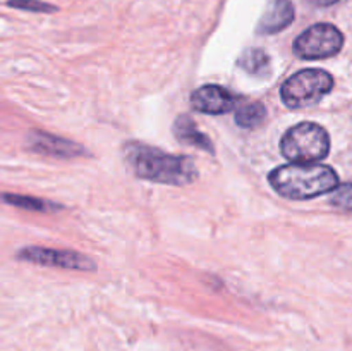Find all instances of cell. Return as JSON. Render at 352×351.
Masks as SVG:
<instances>
[{"label": "cell", "instance_id": "6da1fadb", "mask_svg": "<svg viewBox=\"0 0 352 351\" xmlns=\"http://www.w3.org/2000/svg\"><path fill=\"white\" fill-rule=\"evenodd\" d=\"M124 158L133 174L146 181L186 186L195 182L198 178V169L192 158L186 155L165 153L158 148L138 141L124 145Z\"/></svg>", "mask_w": 352, "mask_h": 351}, {"label": "cell", "instance_id": "7a4b0ae2", "mask_svg": "<svg viewBox=\"0 0 352 351\" xmlns=\"http://www.w3.org/2000/svg\"><path fill=\"white\" fill-rule=\"evenodd\" d=\"M272 188L289 200H311L332 193L339 176L325 164H285L268 176Z\"/></svg>", "mask_w": 352, "mask_h": 351}, {"label": "cell", "instance_id": "3957f363", "mask_svg": "<svg viewBox=\"0 0 352 351\" xmlns=\"http://www.w3.org/2000/svg\"><path fill=\"white\" fill-rule=\"evenodd\" d=\"M280 151L292 164H318L330 151V136L316 123H299L280 140Z\"/></svg>", "mask_w": 352, "mask_h": 351}, {"label": "cell", "instance_id": "277c9868", "mask_svg": "<svg viewBox=\"0 0 352 351\" xmlns=\"http://www.w3.org/2000/svg\"><path fill=\"white\" fill-rule=\"evenodd\" d=\"M333 88V78L323 69H302L280 88V98L291 109H306L320 103Z\"/></svg>", "mask_w": 352, "mask_h": 351}, {"label": "cell", "instance_id": "5b68a950", "mask_svg": "<svg viewBox=\"0 0 352 351\" xmlns=\"http://www.w3.org/2000/svg\"><path fill=\"white\" fill-rule=\"evenodd\" d=\"M344 47V34L337 26L329 23H318L302 31L294 40V54L305 61L333 57Z\"/></svg>", "mask_w": 352, "mask_h": 351}, {"label": "cell", "instance_id": "8992f818", "mask_svg": "<svg viewBox=\"0 0 352 351\" xmlns=\"http://www.w3.org/2000/svg\"><path fill=\"white\" fill-rule=\"evenodd\" d=\"M16 258L21 262L45 265V267L69 268V270H79V272L96 270V262H93L88 255L78 253V251H72V250L26 246V248H21V250L17 251Z\"/></svg>", "mask_w": 352, "mask_h": 351}, {"label": "cell", "instance_id": "52a82bcc", "mask_svg": "<svg viewBox=\"0 0 352 351\" xmlns=\"http://www.w3.org/2000/svg\"><path fill=\"white\" fill-rule=\"evenodd\" d=\"M243 96L230 93L229 89L219 85H205L191 93V107L198 112L212 114H227L236 110Z\"/></svg>", "mask_w": 352, "mask_h": 351}, {"label": "cell", "instance_id": "ba28073f", "mask_svg": "<svg viewBox=\"0 0 352 351\" xmlns=\"http://www.w3.org/2000/svg\"><path fill=\"white\" fill-rule=\"evenodd\" d=\"M28 148L34 153L47 155L55 158H74L85 155V147L71 140L57 136V134L45 133V131H30L26 138Z\"/></svg>", "mask_w": 352, "mask_h": 351}, {"label": "cell", "instance_id": "9c48e42d", "mask_svg": "<svg viewBox=\"0 0 352 351\" xmlns=\"http://www.w3.org/2000/svg\"><path fill=\"white\" fill-rule=\"evenodd\" d=\"M296 9L291 0H270L267 10L258 23L260 34H275L294 23Z\"/></svg>", "mask_w": 352, "mask_h": 351}, {"label": "cell", "instance_id": "30bf717a", "mask_svg": "<svg viewBox=\"0 0 352 351\" xmlns=\"http://www.w3.org/2000/svg\"><path fill=\"white\" fill-rule=\"evenodd\" d=\"M174 134H175V138L181 141V143L191 145V147L199 148V150L210 151V153H213V151H215L213 150L212 140H210L205 133H201V131L198 129V126H196L195 119H192L191 116H186V114H182V116H179L177 119H175Z\"/></svg>", "mask_w": 352, "mask_h": 351}, {"label": "cell", "instance_id": "8fae6325", "mask_svg": "<svg viewBox=\"0 0 352 351\" xmlns=\"http://www.w3.org/2000/svg\"><path fill=\"white\" fill-rule=\"evenodd\" d=\"M234 112H236L234 114L236 124L244 129H254V127L261 126L267 119V109H265L263 103L248 98H241L239 105L236 107Z\"/></svg>", "mask_w": 352, "mask_h": 351}, {"label": "cell", "instance_id": "7c38bea8", "mask_svg": "<svg viewBox=\"0 0 352 351\" xmlns=\"http://www.w3.org/2000/svg\"><path fill=\"white\" fill-rule=\"evenodd\" d=\"M0 200L10 206H17L23 210H33V212H55L60 210V205H55L54 202L48 200L34 198L28 195H16V193H0Z\"/></svg>", "mask_w": 352, "mask_h": 351}, {"label": "cell", "instance_id": "4fadbf2b", "mask_svg": "<svg viewBox=\"0 0 352 351\" xmlns=\"http://www.w3.org/2000/svg\"><path fill=\"white\" fill-rule=\"evenodd\" d=\"M237 62L244 71L253 76H267L270 72V57L261 48H248Z\"/></svg>", "mask_w": 352, "mask_h": 351}, {"label": "cell", "instance_id": "5bb4252c", "mask_svg": "<svg viewBox=\"0 0 352 351\" xmlns=\"http://www.w3.org/2000/svg\"><path fill=\"white\" fill-rule=\"evenodd\" d=\"M330 206L340 210V212H352V182L339 184L332 191L329 198Z\"/></svg>", "mask_w": 352, "mask_h": 351}, {"label": "cell", "instance_id": "9a60e30c", "mask_svg": "<svg viewBox=\"0 0 352 351\" xmlns=\"http://www.w3.org/2000/svg\"><path fill=\"white\" fill-rule=\"evenodd\" d=\"M7 6L12 7V9L28 10V12H57V7L52 6V3L41 2V0H7Z\"/></svg>", "mask_w": 352, "mask_h": 351}, {"label": "cell", "instance_id": "2e32d148", "mask_svg": "<svg viewBox=\"0 0 352 351\" xmlns=\"http://www.w3.org/2000/svg\"><path fill=\"white\" fill-rule=\"evenodd\" d=\"M308 3H311V6H316V7H330L333 6V3H337L339 0H306Z\"/></svg>", "mask_w": 352, "mask_h": 351}]
</instances>
